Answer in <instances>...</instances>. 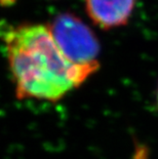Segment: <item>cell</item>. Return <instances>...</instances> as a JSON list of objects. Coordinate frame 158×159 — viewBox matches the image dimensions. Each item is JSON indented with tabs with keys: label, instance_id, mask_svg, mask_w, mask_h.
Returning <instances> with one entry per match:
<instances>
[{
	"label": "cell",
	"instance_id": "cell-1",
	"mask_svg": "<svg viewBox=\"0 0 158 159\" xmlns=\"http://www.w3.org/2000/svg\"><path fill=\"white\" fill-rule=\"evenodd\" d=\"M3 42L18 99L56 102L97 72L100 64L75 65L63 55L47 25L5 29Z\"/></svg>",
	"mask_w": 158,
	"mask_h": 159
},
{
	"label": "cell",
	"instance_id": "cell-2",
	"mask_svg": "<svg viewBox=\"0 0 158 159\" xmlns=\"http://www.w3.org/2000/svg\"><path fill=\"white\" fill-rule=\"evenodd\" d=\"M48 28L63 55L75 65L99 64L101 45L93 30L71 12L56 16Z\"/></svg>",
	"mask_w": 158,
	"mask_h": 159
},
{
	"label": "cell",
	"instance_id": "cell-3",
	"mask_svg": "<svg viewBox=\"0 0 158 159\" xmlns=\"http://www.w3.org/2000/svg\"><path fill=\"white\" fill-rule=\"evenodd\" d=\"M136 0H85L88 18L101 29L126 25L133 15Z\"/></svg>",
	"mask_w": 158,
	"mask_h": 159
},
{
	"label": "cell",
	"instance_id": "cell-4",
	"mask_svg": "<svg viewBox=\"0 0 158 159\" xmlns=\"http://www.w3.org/2000/svg\"><path fill=\"white\" fill-rule=\"evenodd\" d=\"M13 2V0H0V3H3V4H11Z\"/></svg>",
	"mask_w": 158,
	"mask_h": 159
},
{
	"label": "cell",
	"instance_id": "cell-5",
	"mask_svg": "<svg viewBox=\"0 0 158 159\" xmlns=\"http://www.w3.org/2000/svg\"><path fill=\"white\" fill-rule=\"evenodd\" d=\"M155 98H156V105L158 107V82H157V86H156V93H155Z\"/></svg>",
	"mask_w": 158,
	"mask_h": 159
}]
</instances>
